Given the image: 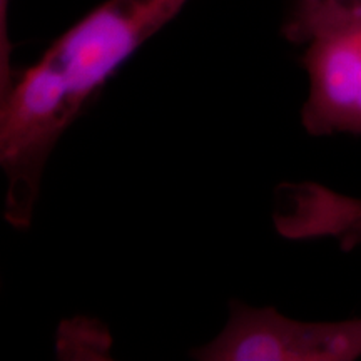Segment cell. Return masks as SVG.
Instances as JSON below:
<instances>
[{"mask_svg": "<svg viewBox=\"0 0 361 361\" xmlns=\"http://www.w3.org/2000/svg\"><path fill=\"white\" fill-rule=\"evenodd\" d=\"M189 0H107L75 22L30 66L34 82L67 128L112 75Z\"/></svg>", "mask_w": 361, "mask_h": 361, "instance_id": "1", "label": "cell"}, {"mask_svg": "<svg viewBox=\"0 0 361 361\" xmlns=\"http://www.w3.org/2000/svg\"><path fill=\"white\" fill-rule=\"evenodd\" d=\"M283 34L305 49L301 64L310 90L301 124L306 133L361 135V6L290 12Z\"/></svg>", "mask_w": 361, "mask_h": 361, "instance_id": "2", "label": "cell"}, {"mask_svg": "<svg viewBox=\"0 0 361 361\" xmlns=\"http://www.w3.org/2000/svg\"><path fill=\"white\" fill-rule=\"evenodd\" d=\"M201 361H355L361 318L300 322L271 306L233 301L219 335L192 351Z\"/></svg>", "mask_w": 361, "mask_h": 361, "instance_id": "3", "label": "cell"}, {"mask_svg": "<svg viewBox=\"0 0 361 361\" xmlns=\"http://www.w3.org/2000/svg\"><path fill=\"white\" fill-rule=\"evenodd\" d=\"M273 223L291 241L331 239L343 251L361 247V197L319 183H284L274 196Z\"/></svg>", "mask_w": 361, "mask_h": 361, "instance_id": "4", "label": "cell"}, {"mask_svg": "<svg viewBox=\"0 0 361 361\" xmlns=\"http://www.w3.org/2000/svg\"><path fill=\"white\" fill-rule=\"evenodd\" d=\"M361 6V0H295L290 12H311L329 7Z\"/></svg>", "mask_w": 361, "mask_h": 361, "instance_id": "5", "label": "cell"}]
</instances>
